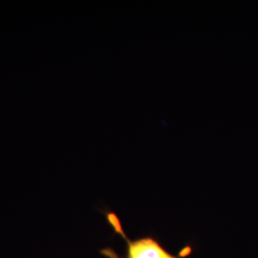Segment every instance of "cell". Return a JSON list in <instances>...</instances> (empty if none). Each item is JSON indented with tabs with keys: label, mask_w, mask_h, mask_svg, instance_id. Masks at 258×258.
Segmentation results:
<instances>
[{
	"label": "cell",
	"mask_w": 258,
	"mask_h": 258,
	"mask_svg": "<svg viewBox=\"0 0 258 258\" xmlns=\"http://www.w3.org/2000/svg\"><path fill=\"white\" fill-rule=\"evenodd\" d=\"M104 214L111 227L127 241V258H176V256L166 251L156 240L143 238L131 241L127 239L122 231L118 215L112 211H105ZM102 252L108 257L119 258L111 249H104Z\"/></svg>",
	"instance_id": "1"
}]
</instances>
